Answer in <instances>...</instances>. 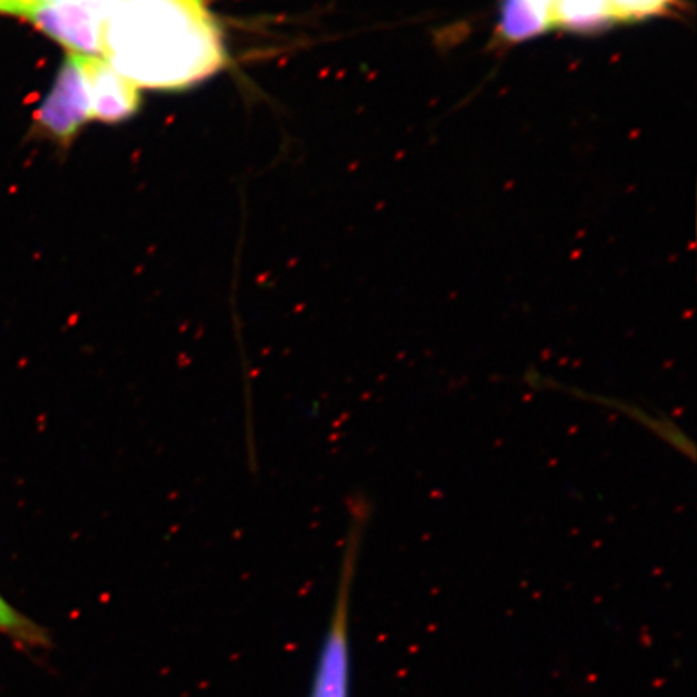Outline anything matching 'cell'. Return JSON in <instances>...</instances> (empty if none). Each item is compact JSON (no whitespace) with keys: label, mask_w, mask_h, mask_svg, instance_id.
Masks as SVG:
<instances>
[{"label":"cell","mask_w":697,"mask_h":697,"mask_svg":"<svg viewBox=\"0 0 697 697\" xmlns=\"http://www.w3.org/2000/svg\"><path fill=\"white\" fill-rule=\"evenodd\" d=\"M113 5L108 0H55L32 8L25 18L71 55L97 57L103 23Z\"/></svg>","instance_id":"277c9868"},{"label":"cell","mask_w":697,"mask_h":697,"mask_svg":"<svg viewBox=\"0 0 697 697\" xmlns=\"http://www.w3.org/2000/svg\"><path fill=\"white\" fill-rule=\"evenodd\" d=\"M348 526L345 533L339 583L334 609L326 636L320 650L310 697H348L351 695V641H348V613L354 576L362 547L363 534L371 515V505L363 494L351 496L347 502Z\"/></svg>","instance_id":"3957f363"},{"label":"cell","mask_w":697,"mask_h":697,"mask_svg":"<svg viewBox=\"0 0 697 697\" xmlns=\"http://www.w3.org/2000/svg\"><path fill=\"white\" fill-rule=\"evenodd\" d=\"M671 0H504L501 31L521 41L551 29H596L664 11Z\"/></svg>","instance_id":"7a4b0ae2"},{"label":"cell","mask_w":697,"mask_h":697,"mask_svg":"<svg viewBox=\"0 0 697 697\" xmlns=\"http://www.w3.org/2000/svg\"><path fill=\"white\" fill-rule=\"evenodd\" d=\"M0 15H18L16 0H0Z\"/></svg>","instance_id":"9c48e42d"},{"label":"cell","mask_w":697,"mask_h":697,"mask_svg":"<svg viewBox=\"0 0 697 697\" xmlns=\"http://www.w3.org/2000/svg\"><path fill=\"white\" fill-rule=\"evenodd\" d=\"M50 2H55V0H16L18 16L25 18L32 8H36L39 5H44V4H50ZM108 2H116V0H108Z\"/></svg>","instance_id":"ba28073f"},{"label":"cell","mask_w":697,"mask_h":697,"mask_svg":"<svg viewBox=\"0 0 697 697\" xmlns=\"http://www.w3.org/2000/svg\"><path fill=\"white\" fill-rule=\"evenodd\" d=\"M34 120L44 134L58 142H69L92 120L84 76L76 55L68 53Z\"/></svg>","instance_id":"5b68a950"},{"label":"cell","mask_w":697,"mask_h":697,"mask_svg":"<svg viewBox=\"0 0 697 697\" xmlns=\"http://www.w3.org/2000/svg\"><path fill=\"white\" fill-rule=\"evenodd\" d=\"M100 57L137 87L163 90L199 83L226 60L205 0H116Z\"/></svg>","instance_id":"6da1fadb"},{"label":"cell","mask_w":697,"mask_h":697,"mask_svg":"<svg viewBox=\"0 0 697 697\" xmlns=\"http://www.w3.org/2000/svg\"><path fill=\"white\" fill-rule=\"evenodd\" d=\"M0 633L29 646H44L49 643L47 634L41 626L16 610L2 594H0Z\"/></svg>","instance_id":"52a82bcc"},{"label":"cell","mask_w":697,"mask_h":697,"mask_svg":"<svg viewBox=\"0 0 697 697\" xmlns=\"http://www.w3.org/2000/svg\"><path fill=\"white\" fill-rule=\"evenodd\" d=\"M78 57L89 96L90 116L100 121L127 120L141 107L139 87L102 57Z\"/></svg>","instance_id":"8992f818"}]
</instances>
